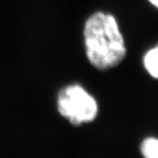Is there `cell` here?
<instances>
[{
  "label": "cell",
  "instance_id": "4",
  "mask_svg": "<svg viewBox=\"0 0 158 158\" xmlns=\"http://www.w3.org/2000/svg\"><path fill=\"white\" fill-rule=\"evenodd\" d=\"M148 2L158 10V0H148Z\"/></svg>",
  "mask_w": 158,
  "mask_h": 158
},
{
  "label": "cell",
  "instance_id": "2",
  "mask_svg": "<svg viewBox=\"0 0 158 158\" xmlns=\"http://www.w3.org/2000/svg\"><path fill=\"white\" fill-rule=\"evenodd\" d=\"M57 110L70 124L81 126L95 120L98 114V104L84 87L72 85L58 93Z\"/></svg>",
  "mask_w": 158,
  "mask_h": 158
},
{
  "label": "cell",
  "instance_id": "5",
  "mask_svg": "<svg viewBox=\"0 0 158 158\" xmlns=\"http://www.w3.org/2000/svg\"><path fill=\"white\" fill-rule=\"evenodd\" d=\"M157 158H158V156H157Z\"/></svg>",
  "mask_w": 158,
  "mask_h": 158
},
{
  "label": "cell",
  "instance_id": "3",
  "mask_svg": "<svg viewBox=\"0 0 158 158\" xmlns=\"http://www.w3.org/2000/svg\"><path fill=\"white\" fill-rule=\"evenodd\" d=\"M143 66L150 77L158 79V44L146 52L143 56Z\"/></svg>",
  "mask_w": 158,
  "mask_h": 158
},
{
  "label": "cell",
  "instance_id": "1",
  "mask_svg": "<svg viewBox=\"0 0 158 158\" xmlns=\"http://www.w3.org/2000/svg\"><path fill=\"white\" fill-rule=\"evenodd\" d=\"M86 56L97 69L115 68L127 55V47L115 17L97 11L87 19L84 29Z\"/></svg>",
  "mask_w": 158,
  "mask_h": 158
}]
</instances>
